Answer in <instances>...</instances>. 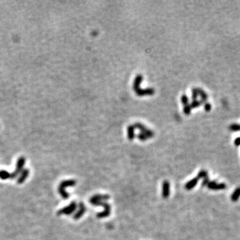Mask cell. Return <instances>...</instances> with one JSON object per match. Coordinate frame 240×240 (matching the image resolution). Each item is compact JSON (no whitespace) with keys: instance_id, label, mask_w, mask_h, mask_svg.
Masks as SVG:
<instances>
[{"instance_id":"1","label":"cell","mask_w":240,"mask_h":240,"mask_svg":"<svg viewBox=\"0 0 240 240\" xmlns=\"http://www.w3.org/2000/svg\"><path fill=\"white\" fill-rule=\"evenodd\" d=\"M76 184V181L72 179L63 181V182H61L58 187V191H59V194L61 195V196L62 197L63 199H67L69 196V195L65 191V188L67 187L74 186Z\"/></svg>"},{"instance_id":"6","label":"cell","mask_w":240,"mask_h":240,"mask_svg":"<svg viewBox=\"0 0 240 240\" xmlns=\"http://www.w3.org/2000/svg\"><path fill=\"white\" fill-rule=\"evenodd\" d=\"M79 206V210L77 212V213L75 214L74 216H73L75 220H79L80 217L83 215L84 213L86 212V207L85 206V205L83 204L82 202L80 203Z\"/></svg>"},{"instance_id":"18","label":"cell","mask_w":240,"mask_h":240,"mask_svg":"<svg viewBox=\"0 0 240 240\" xmlns=\"http://www.w3.org/2000/svg\"><path fill=\"white\" fill-rule=\"evenodd\" d=\"M204 109L205 111H207V112H209L212 109L211 104H210L209 103H206L204 105Z\"/></svg>"},{"instance_id":"9","label":"cell","mask_w":240,"mask_h":240,"mask_svg":"<svg viewBox=\"0 0 240 240\" xmlns=\"http://www.w3.org/2000/svg\"><path fill=\"white\" fill-rule=\"evenodd\" d=\"M169 195V183L168 181H165L163 183V189H162V195L164 199L168 198Z\"/></svg>"},{"instance_id":"7","label":"cell","mask_w":240,"mask_h":240,"mask_svg":"<svg viewBox=\"0 0 240 240\" xmlns=\"http://www.w3.org/2000/svg\"><path fill=\"white\" fill-rule=\"evenodd\" d=\"M29 173V171L28 169H23V171L21 172V174L19 177V178L17 179V183L19 184L23 183L25 181V179L28 178Z\"/></svg>"},{"instance_id":"20","label":"cell","mask_w":240,"mask_h":240,"mask_svg":"<svg viewBox=\"0 0 240 240\" xmlns=\"http://www.w3.org/2000/svg\"><path fill=\"white\" fill-rule=\"evenodd\" d=\"M209 182H210V181H209L208 178L204 179V181H203V183H202V186H207L208 185V183H209Z\"/></svg>"},{"instance_id":"4","label":"cell","mask_w":240,"mask_h":240,"mask_svg":"<svg viewBox=\"0 0 240 240\" xmlns=\"http://www.w3.org/2000/svg\"><path fill=\"white\" fill-rule=\"evenodd\" d=\"M90 204H93L94 205H102L103 207H104L105 210L102 213H99L98 214L97 216L98 217H105L109 216V213H110L111 209H110L109 205L107 204V203H104V202H103V201H95V202L90 203Z\"/></svg>"},{"instance_id":"15","label":"cell","mask_w":240,"mask_h":240,"mask_svg":"<svg viewBox=\"0 0 240 240\" xmlns=\"http://www.w3.org/2000/svg\"><path fill=\"white\" fill-rule=\"evenodd\" d=\"M230 130L234 131H240V125L238 124H233L230 125Z\"/></svg>"},{"instance_id":"17","label":"cell","mask_w":240,"mask_h":240,"mask_svg":"<svg viewBox=\"0 0 240 240\" xmlns=\"http://www.w3.org/2000/svg\"><path fill=\"white\" fill-rule=\"evenodd\" d=\"M198 93L197 91V89H194L192 90V98H193L194 100L196 99V98H198Z\"/></svg>"},{"instance_id":"5","label":"cell","mask_w":240,"mask_h":240,"mask_svg":"<svg viewBox=\"0 0 240 240\" xmlns=\"http://www.w3.org/2000/svg\"><path fill=\"white\" fill-rule=\"evenodd\" d=\"M209 189L212 190H223L226 188V185L224 183H217L216 181H212V182H209L208 185L207 186Z\"/></svg>"},{"instance_id":"2","label":"cell","mask_w":240,"mask_h":240,"mask_svg":"<svg viewBox=\"0 0 240 240\" xmlns=\"http://www.w3.org/2000/svg\"><path fill=\"white\" fill-rule=\"evenodd\" d=\"M25 159L24 157H20L19 159H18V160L17 161V164H16V168L12 173H11L10 179H13L19 175L20 173H21V172L23 171V168H24V166L25 165Z\"/></svg>"},{"instance_id":"3","label":"cell","mask_w":240,"mask_h":240,"mask_svg":"<svg viewBox=\"0 0 240 240\" xmlns=\"http://www.w3.org/2000/svg\"><path fill=\"white\" fill-rule=\"evenodd\" d=\"M77 204L76 201H72L69 205L59 210L57 214L58 215H70V214H72L75 212Z\"/></svg>"},{"instance_id":"14","label":"cell","mask_w":240,"mask_h":240,"mask_svg":"<svg viewBox=\"0 0 240 240\" xmlns=\"http://www.w3.org/2000/svg\"><path fill=\"white\" fill-rule=\"evenodd\" d=\"M198 177L199 179L200 178L205 179V178H208V173L205 170H201V172H199V173H198Z\"/></svg>"},{"instance_id":"16","label":"cell","mask_w":240,"mask_h":240,"mask_svg":"<svg viewBox=\"0 0 240 240\" xmlns=\"http://www.w3.org/2000/svg\"><path fill=\"white\" fill-rule=\"evenodd\" d=\"M202 102H199V101H196V100H194L193 102L191 103V104L190 105L191 108H197V107H199V105H201V103Z\"/></svg>"},{"instance_id":"21","label":"cell","mask_w":240,"mask_h":240,"mask_svg":"<svg viewBox=\"0 0 240 240\" xmlns=\"http://www.w3.org/2000/svg\"><path fill=\"white\" fill-rule=\"evenodd\" d=\"M182 102H183V103L184 105H186V104H187V103H188V98H187V97L186 95H183V97H182Z\"/></svg>"},{"instance_id":"11","label":"cell","mask_w":240,"mask_h":240,"mask_svg":"<svg viewBox=\"0 0 240 240\" xmlns=\"http://www.w3.org/2000/svg\"><path fill=\"white\" fill-rule=\"evenodd\" d=\"M197 91H198V95H199L201 96V102L202 103H204V102H205L207 100V99H208V95H207V94L205 93V92L204 90H202L201 89H199V88H198Z\"/></svg>"},{"instance_id":"12","label":"cell","mask_w":240,"mask_h":240,"mask_svg":"<svg viewBox=\"0 0 240 240\" xmlns=\"http://www.w3.org/2000/svg\"><path fill=\"white\" fill-rule=\"evenodd\" d=\"M239 196H240V187H238L234 191L233 194L231 195V200L233 201H238Z\"/></svg>"},{"instance_id":"13","label":"cell","mask_w":240,"mask_h":240,"mask_svg":"<svg viewBox=\"0 0 240 240\" xmlns=\"http://www.w3.org/2000/svg\"><path fill=\"white\" fill-rule=\"evenodd\" d=\"M11 178V173L7 171L1 170L0 171V178L2 179H7Z\"/></svg>"},{"instance_id":"8","label":"cell","mask_w":240,"mask_h":240,"mask_svg":"<svg viewBox=\"0 0 240 240\" xmlns=\"http://www.w3.org/2000/svg\"><path fill=\"white\" fill-rule=\"evenodd\" d=\"M109 198L108 195H95L90 199V203L95 201H102L103 200H106Z\"/></svg>"},{"instance_id":"10","label":"cell","mask_w":240,"mask_h":240,"mask_svg":"<svg viewBox=\"0 0 240 240\" xmlns=\"http://www.w3.org/2000/svg\"><path fill=\"white\" fill-rule=\"evenodd\" d=\"M199 179V178L197 176L196 178H195L193 179L190 180L189 182L186 184V186H185L186 189L187 190H190L191 189H193V188L197 185Z\"/></svg>"},{"instance_id":"22","label":"cell","mask_w":240,"mask_h":240,"mask_svg":"<svg viewBox=\"0 0 240 240\" xmlns=\"http://www.w3.org/2000/svg\"><path fill=\"white\" fill-rule=\"evenodd\" d=\"M234 144H235V146H240V137H238V138H237L235 139Z\"/></svg>"},{"instance_id":"19","label":"cell","mask_w":240,"mask_h":240,"mask_svg":"<svg viewBox=\"0 0 240 240\" xmlns=\"http://www.w3.org/2000/svg\"><path fill=\"white\" fill-rule=\"evenodd\" d=\"M190 112H191V107L189 105H186L185 107V108H184V112H185V113L187 114V115H189L190 113Z\"/></svg>"}]
</instances>
